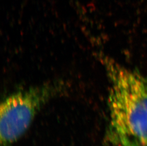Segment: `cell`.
I'll return each instance as SVG.
<instances>
[{"instance_id":"obj_2","label":"cell","mask_w":147,"mask_h":146,"mask_svg":"<svg viewBox=\"0 0 147 146\" xmlns=\"http://www.w3.org/2000/svg\"><path fill=\"white\" fill-rule=\"evenodd\" d=\"M66 88L64 82L55 80L9 95L1 105V146H10L19 139L40 109Z\"/></svg>"},{"instance_id":"obj_1","label":"cell","mask_w":147,"mask_h":146,"mask_svg":"<svg viewBox=\"0 0 147 146\" xmlns=\"http://www.w3.org/2000/svg\"><path fill=\"white\" fill-rule=\"evenodd\" d=\"M102 63L111 84L107 138L111 146H147V76L106 56Z\"/></svg>"}]
</instances>
